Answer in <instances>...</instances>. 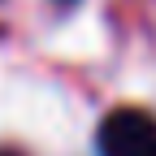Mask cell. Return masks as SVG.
<instances>
[{"label":"cell","mask_w":156,"mask_h":156,"mask_svg":"<svg viewBox=\"0 0 156 156\" xmlns=\"http://www.w3.org/2000/svg\"><path fill=\"white\" fill-rule=\"evenodd\" d=\"M100 156H156V117L143 108H113L100 134H95Z\"/></svg>","instance_id":"cell-1"},{"label":"cell","mask_w":156,"mask_h":156,"mask_svg":"<svg viewBox=\"0 0 156 156\" xmlns=\"http://www.w3.org/2000/svg\"><path fill=\"white\" fill-rule=\"evenodd\" d=\"M0 156H13V152H0Z\"/></svg>","instance_id":"cell-2"}]
</instances>
